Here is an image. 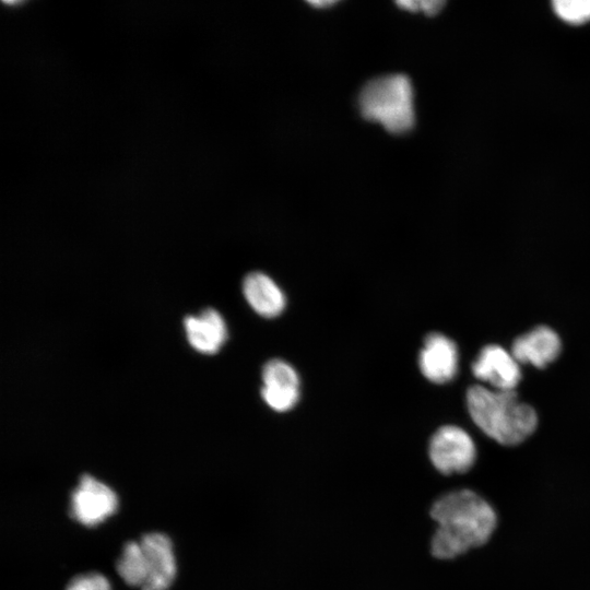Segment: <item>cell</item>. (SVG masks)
I'll use <instances>...</instances> for the list:
<instances>
[{
  "label": "cell",
  "mask_w": 590,
  "mask_h": 590,
  "mask_svg": "<svg viewBox=\"0 0 590 590\" xmlns=\"http://www.w3.org/2000/svg\"><path fill=\"white\" fill-rule=\"evenodd\" d=\"M467 405L475 425L504 446L522 442L538 426L534 409L519 401L515 390L491 391L472 386L467 391Z\"/></svg>",
  "instance_id": "7a4b0ae2"
},
{
  "label": "cell",
  "mask_w": 590,
  "mask_h": 590,
  "mask_svg": "<svg viewBox=\"0 0 590 590\" xmlns=\"http://www.w3.org/2000/svg\"><path fill=\"white\" fill-rule=\"evenodd\" d=\"M418 365L425 378L434 384L452 380L458 369V350L448 337L433 332L426 335Z\"/></svg>",
  "instance_id": "52a82bcc"
},
{
  "label": "cell",
  "mask_w": 590,
  "mask_h": 590,
  "mask_svg": "<svg viewBox=\"0 0 590 590\" xmlns=\"http://www.w3.org/2000/svg\"><path fill=\"white\" fill-rule=\"evenodd\" d=\"M398 4L402 7L403 9H406L410 11L422 10L427 15H435L442 9L446 2L441 0H422V1L411 0V1H399Z\"/></svg>",
  "instance_id": "2e32d148"
},
{
  "label": "cell",
  "mask_w": 590,
  "mask_h": 590,
  "mask_svg": "<svg viewBox=\"0 0 590 590\" xmlns=\"http://www.w3.org/2000/svg\"><path fill=\"white\" fill-rule=\"evenodd\" d=\"M146 579L141 590H167L176 576V559L170 539L161 532L141 536Z\"/></svg>",
  "instance_id": "8992f818"
},
{
  "label": "cell",
  "mask_w": 590,
  "mask_h": 590,
  "mask_svg": "<svg viewBox=\"0 0 590 590\" xmlns=\"http://www.w3.org/2000/svg\"><path fill=\"white\" fill-rule=\"evenodd\" d=\"M184 324L190 345L201 353L213 354L226 341L225 321L213 308L202 310L199 316H187Z\"/></svg>",
  "instance_id": "30bf717a"
},
{
  "label": "cell",
  "mask_w": 590,
  "mask_h": 590,
  "mask_svg": "<svg viewBox=\"0 0 590 590\" xmlns=\"http://www.w3.org/2000/svg\"><path fill=\"white\" fill-rule=\"evenodd\" d=\"M553 10L559 19L570 24H582L590 20V0H556Z\"/></svg>",
  "instance_id": "5bb4252c"
},
{
  "label": "cell",
  "mask_w": 590,
  "mask_h": 590,
  "mask_svg": "<svg viewBox=\"0 0 590 590\" xmlns=\"http://www.w3.org/2000/svg\"><path fill=\"white\" fill-rule=\"evenodd\" d=\"M118 508L116 493L105 483L83 474L70 498V516L79 523L94 527L114 515Z\"/></svg>",
  "instance_id": "5b68a950"
},
{
  "label": "cell",
  "mask_w": 590,
  "mask_h": 590,
  "mask_svg": "<svg viewBox=\"0 0 590 590\" xmlns=\"http://www.w3.org/2000/svg\"><path fill=\"white\" fill-rule=\"evenodd\" d=\"M437 524L429 551L437 559H453L486 544L497 527L493 506L476 492L462 488L448 492L430 506Z\"/></svg>",
  "instance_id": "6da1fadb"
},
{
  "label": "cell",
  "mask_w": 590,
  "mask_h": 590,
  "mask_svg": "<svg viewBox=\"0 0 590 590\" xmlns=\"http://www.w3.org/2000/svg\"><path fill=\"white\" fill-rule=\"evenodd\" d=\"M263 387L275 390H299L296 370L286 362L270 359L262 369Z\"/></svg>",
  "instance_id": "4fadbf2b"
},
{
  "label": "cell",
  "mask_w": 590,
  "mask_h": 590,
  "mask_svg": "<svg viewBox=\"0 0 590 590\" xmlns=\"http://www.w3.org/2000/svg\"><path fill=\"white\" fill-rule=\"evenodd\" d=\"M363 117L379 122L387 131L402 134L415 122L413 87L404 74H388L373 79L359 94Z\"/></svg>",
  "instance_id": "3957f363"
},
{
  "label": "cell",
  "mask_w": 590,
  "mask_h": 590,
  "mask_svg": "<svg viewBox=\"0 0 590 590\" xmlns=\"http://www.w3.org/2000/svg\"><path fill=\"white\" fill-rule=\"evenodd\" d=\"M66 590H111L108 579L98 573H85L73 577Z\"/></svg>",
  "instance_id": "9a60e30c"
},
{
  "label": "cell",
  "mask_w": 590,
  "mask_h": 590,
  "mask_svg": "<svg viewBox=\"0 0 590 590\" xmlns=\"http://www.w3.org/2000/svg\"><path fill=\"white\" fill-rule=\"evenodd\" d=\"M243 292L251 308L262 317H276L285 308L282 290L262 272L249 273L243 282Z\"/></svg>",
  "instance_id": "8fae6325"
},
{
  "label": "cell",
  "mask_w": 590,
  "mask_h": 590,
  "mask_svg": "<svg viewBox=\"0 0 590 590\" xmlns=\"http://www.w3.org/2000/svg\"><path fill=\"white\" fill-rule=\"evenodd\" d=\"M120 578L131 587L142 588L146 579L144 554L140 542L129 541L116 563Z\"/></svg>",
  "instance_id": "7c38bea8"
},
{
  "label": "cell",
  "mask_w": 590,
  "mask_h": 590,
  "mask_svg": "<svg viewBox=\"0 0 590 590\" xmlns=\"http://www.w3.org/2000/svg\"><path fill=\"white\" fill-rule=\"evenodd\" d=\"M315 7H328L334 3V1H309Z\"/></svg>",
  "instance_id": "e0dca14e"
},
{
  "label": "cell",
  "mask_w": 590,
  "mask_h": 590,
  "mask_svg": "<svg viewBox=\"0 0 590 590\" xmlns=\"http://www.w3.org/2000/svg\"><path fill=\"white\" fill-rule=\"evenodd\" d=\"M471 368L477 379L489 382L497 390H515L521 380L518 362L495 344L484 346Z\"/></svg>",
  "instance_id": "ba28073f"
},
{
  "label": "cell",
  "mask_w": 590,
  "mask_h": 590,
  "mask_svg": "<svg viewBox=\"0 0 590 590\" xmlns=\"http://www.w3.org/2000/svg\"><path fill=\"white\" fill-rule=\"evenodd\" d=\"M560 349L557 333L550 327L539 326L515 339L511 355L518 363H530L538 368H544L557 358Z\"/></svg>",
  "instance_id": "9c48e42d"
},
{
  "label": "cell",
  "mask_w": 590,
  "mask_h": 590,
  "mask_svg": "<svg viewBox=\"0 0 590 590\" xmlns=\"http://www.w3.org/2000/svg\"><path fill=\"white\" fill-rule=\"evenodd\" d=\"M428 457L433 467L444 475L468 472L476 460L471 436L461 427L445 425L430 437Z\"/></svg>",
  "instance_id": "277c9868"
}]
</instances>
